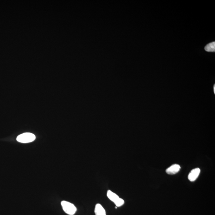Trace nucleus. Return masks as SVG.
I'll return each mask as SVG.
<instances>
[{"mask_svg":"<svg viewBox=\"0 0 215 215\" xmlns=\"http://www.w3.org/2000/svg\"><path fill=\"white\" fill-rule=\"evenodd\" d=\"M36 139L35 135L31 133H25L20 134L17 137V141L22 143L32 142Z\"/></svg>","mask_w":215,"mask_h":215,"instance_id":"1","label":"nucleus"},{"mask_svg":"<svg viewBox=\"0 0 215 215\" xmlns=\"http://www.w3.org/2000/svg\"><path fill=\"white\" fill-rule=\"evenodd\" d=\"M107 196L110 200L115 203L116 207H121L124 203V201L123 199L120 198L117 194L111 190L108 191Z\"/></svg>","mask_w":215,"mask_h":215,"instance_id":"2","label":"nucleus"},{"mask_svg":"<svg viewBox=\"0 0 215 215\" xmlns=\"http://www.w3.org/2000/svg\"><path fill=\"white\" fill-rule=\"evenodd\" d=\"M61 205H62L63 211L67 214L69 215H73L76 212V207L71 203L65 201H63L61 202Z\"/></svg>","mask_w":215,"mask_h":215,"instance_id":"3","label":"nucleus"},{"mask_svg":"<svg viewBox=\"0 0 215 215\" xmlns=\"http://www.w3.org/2000/svg\"><path fill=\"white\" fill-rule=\"evenodd\" d=\"M200 172V170L199 168H196L193 169L188 175V179L192 182L195 181L199 176Z\"/></svg>","mask_w":215,"mask_h":215,"instance_id":"4","label":"nucleus"},{"mask_svg":"<svg viewBox=\"0 0 215 215\" xmlns=\"http://www.w3.org/2000/svg\"><path fill=\"white\" fill-rule=\"evenodd\" d=\"M181 167L178 164H174L168 168L166 171L167 173L169 175H174L178 173Z\"/></svg>","mask_w":215,"mask_h":215,"instance_id":"5","label":"nucleus"},{"mask_svg":"<svg viewBox=\"0 0 215 215\" xmlns=\"http://www.w3.org/2000/svg\"><path fill=\"white\" fill-rule=\"evenodd\" d=\"M94 212L96 215H106L105 209L100 204H97L95 208Z\"/></svg>","mask_w":215,"mask_h":215,"instance_id":"6","label":"nucleus"},{"mask_svg":"<svg viewBox=\"0 0 215 215\" xmlns=\"http://www.w3.org/2000/svg\"><path fill=\"white\" fill-rule=\"evenodd\" d=\"M205 50L208 52H214L215 51V42L210 43L205 46Z\"/></svg>","mask_w":215,"mask_h":215,"instance_id":"7","label":"nucleus"},{"mask_svg":"<svg viewBox=\"0 0 215 215\" xmlns=\"http://www.w3.org/2000/svg\"><path fill=\"white\" fill-rule=\"evenodd\" d=\"M214 93H215V85H214Z\"/></svg>","mask_w":215,"mask_h":215,"instance_id":"8","label":"nucleus"}]
</instances>
